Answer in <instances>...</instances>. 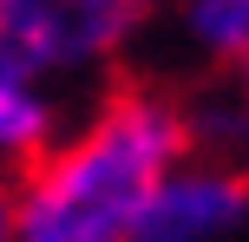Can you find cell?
I'll return each instance as SVG.
<instances>
[{
    "label": "cell",
    "instance_id": "cell-4",
    "mask_svg": "<svg viewBox=\"0 0 249 242\" xmlns=\"http://www.w3.org/2000/svg\"><path fill=\"white\" fill-rule=\"evenodd\" d=\"M59 144V105L39 79L0 65V183L33 170L39 157Z\"/></svg>",
    "mask_w": 249,
    "mask_h": 242
},
{
    "label": "cell",
    "instance_id": "cell-6",
    "mask_svg": "<svg viewBox=\"0 0 249 242\" xmlns=\"http://www.w3.org/2000/svg\"><path fill=\"white\" fill-rule=\"evenodd\" d=\"M184 138H190V157H203V164H236L243 170L249 105L236 98V92H203V98L184 105Z\"/></svg>",
    "mask_w": 249,
    "mask_h": 242
},
{
    "label": "cell",
    "instance_id": "cell-7",
    "mask_svg": "<svg viewBox=\"0 0 249 242\" xmlns=\"http://www.w3.org/2000/svg\"><path fill=\"white\" fill-rule=\"evenodd\" d=\"M0 242H13V190L0 183Z\"/></svg>",
    "mask_w": 249,
    "mask_h": 242
},
{
    "label": "cell",
    "instance_id": "cell-5",
    "mask_svg": "<svg viewBox=\"0 0 249 242\" xmlns=\"http://www.w3.org/2000/svg\"><path fill=\"white\" fill-rule=\"evenodd\" d=\"M177 39L210 65H236L249 52V0H171Z\"/></svg>",
    "mask_w": 249,
    "mask_h": 242
},
{
    "label": "cell",
    "instance_id": "cell-2",
    "mask_svg": "<svg viewBox=\"0 0 249 242\" xmlns=\"http://www.w3.org/2000/svg\"><path fill=\"white\" fill-rule=\"evenodd\" d=\"M158 0H0V65L39 79H86L144 33Z\"/></svg>",
    "mask_w": 249,
    "mask_h": 242
},
{
    "label": "cell",
    "instance_id": "cell-3",
    "mask_svg": "<svg viewBox=\"0 0 249 242\" xmlns=\"http://www.w3.org/2000/svg\"><path fill=\"white\" fill-rule=\"evenodd\" d=\"M249 223V170L184 157L151 190L131 242H230Z\"/></svg>",
    "mask_w": 249,
    "mask_h": 242
},
{
    "label": "cell",
    "instance_id": "cell-1",
    "mask_svg": "<svg viewBox=\"0 0 249 242\" xmlns=\"http://www.w3.org/2000/svg\"><path fill=\"white\" fill-rule=\"evenodd\" d=\"M184 157V98L158 85H124L7 183L13 242H131L151 190Z\"/></svg>",
    "mask_w": 249,
    "mask_h": 242
}]
</instances>
